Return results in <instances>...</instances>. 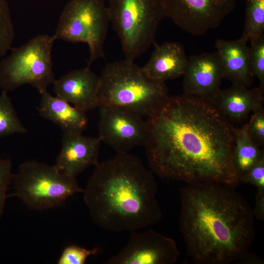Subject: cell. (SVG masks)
Listing matches in <instances>:
<instances>
[{
  "mask_svg": "<svg viewBox=\"0 0 264 264\" xmlns=\"http://www.w3.org/2000/svg\"><path fill=\"white\" fill-rule=\"evenodd\" d=\"M132 231L123 249L113 255L107 264H173L179 252L172 238L153 230Z\"/></svg>",
  "mask_w": 264,
  "mask_h": 264,
  "instance_id": "cell-11",
  "label": "cell"
},
{
  "mask_svg": "<svg viewBox=\"0 0 264 264\" xmlns=\"http://www.w3.org/2000/svg\"><path fill=\"white\" fill-rule=\"evenodd\" d=\"M98 137L117 154L145 146L149 135L147 119L125 108L112 105L99 107Z\"/></svg>",
  "mask_w": 264,
  "mask_h": 264,
  "instance_id": "cell-9",
  "label": "cell"
},
{
  "mask_svg": "<svg viewBox=\"0 0 264 264\" xmlns=\"http://www.w3.org/2000/svg\"><path fill=\"white\" fill-rule=\"evenodd\" d=\"M260 148L249 135L247 123L234 128L233 161L239 178L264 157Z\"/></svg>",
  "mask_w": 264,
  "mask_h": 264,
  "instance_id": "cell-19",
  "label": "cell"
},
{
  "mask_svg": "<svg viewBox=\"0 0 264 264\" xmlns=\"http://www.w3.org/2000/svg\"><path fill=\"white\" fill-rule=\"evenodd\" d=\"M99 250L98 248L88 249L76 245H70L64 249L57 263L84 264L89 256L97 254Z\"/></svg>",
  "mask_w": 264,
  "mask_h": 264,
  "instance_id": "cell-24",
  "label": "cell"
},
{
  "mask_svg": "<svg viewBox=\"0 0 264 264\" xmlns=\"http://www.w3.org/2000/svg\"><path fill=\"white\" fill-rule=\"evenodd\" d=\"M254 217L257 219H264V191L257 190L255 194V204L252 209Z\"/></svg>",
  "mask_w": 264,
  "mask_h": 264,
  "instance_id": "cell-28",
  "label": "cell"
},
{
  "mask_svg": "<svg viewBox=\"0 0 264 264\" xmlns=\"http://www.w3.org/2000/svg\"><path fill=\"white\" fill-rule=\"evenodd\" d=\"M101 140L82 133H64L60 152L53 165L60 173L76 178L88 167L99 164Z\"/></svg>",
  "mask_w": 264,
  "mask_h": 264,
  "instance_id": "cell-13",
  "label": "cell"
},
{
  "mask_svg": "<svg viewBox=\"0 0 264 264\" xmlns=\"http://www.w3.org/2000/svg\"><path fill=\"white\" fill-rule=\"evenodd\" d=\"M145 146L150 170L183 181L240 183L233 161L234 128L211 100L169 96L147 119Z\"/></svg>",
  "mask_w": 264,
  "mask_h": 264,
  "instance_id": "cell-1",
  "label": "cell"
},
{
  "mask_svg": "<svg viewBox=\"0 0 264 264\" xmlns=\"http://www.w3.org/2000/svg\"><path fill=\"white\" fill-rule=\"evenodd\" d=\"M11 168L9 159L0 158V218L3 212L8 185L13 176Z\"/></svg>",
  "mask_w": 264,
  "mask_h": 264,
  "instance_id": "cell-27",
  "label": "cell"
},
{
  "mask_svg": "<svg viewBox=\"0 0 264 264\" xmlns=\"http://www.w3.org/2000/svg\"><path fill=\"white\" fill-rule=\"evenodd\" d=\"M263 93L259 87L249 89L244 86L233 84L227 89H220L210 100L230 122H241L250 112L263 107Z\"/></svg>",
  "mask_w": 264,
  "mask_h": 264,
  "instance_id": "cell-15",
  "label": "cell"
},
{
  "mask_svg": "<svg viewBox=\"0 0 264 264\" xmlns=\"http://www.w3.org/2000/svg\"><path fill=\"white\" fill-rule=\"evenodd\" d=\"M53 36L40 34L22 45L12 49L0 62V88L8 92L29 85L39 92L55 80L52 50Z\"/></svg>",
  "mask_w": 264,
  "mask_h": 264,
  "instance_id": "cell-6",
  "label": "cell"
},
{
  "mask_svg": "<svg viewBox=\"0 0 264 264\" xmlns=\"http://www.w3.org/2000/svg\"><path fill=\"white\" fill-rule=\"evenodd\" d=\"M15 30L10 10L6 0H0V58L11 48Z\"/></svg>",
  "mask_w": 264,
  "mask_h": 264,
  "instance_id": "cell-22",
  "label": "cell"
},
{
  "mask_svg": "<svg viewBox=\"0 0 264 264\" xmlns=\"http://www.w3.org/2000/svg\"><path fill=\"white\" fill-rule=\"evenodd\" d=\"M110 16L105 0H70L65 6L53 35L56 40L86 43L87 66L104 56Z\"/></svg>",
  "mask_w": 264,
  "mask_h": 264,
  "instance_id": "cell-7",
  "label": "cell"
},
{
  "mask_svg": "<svg viewBox=\"0 0 264 264\" xmlns=\"http://www.w3.org/2000/svg\"><path fill=\"white\" fill-rule=\"evenodd\" d=\"M14 177L13 195L34 209L53 208L83 192L76 178L60 173L53 165L35 160L22 163Z\"/></svg>",
  "mask_w": 264,
  "mask_h": 264,
  "instance_id": "cell-8",
  "label": "cell"
},
{
  "mask_svg": "<svg viewBox=\"0 0 264 264\" xmlns=\"http://www.w3.org/2000/svg\"><path fill=\"white\" fill-rule=\"evenodd\" d=\"M99 76L89 66L71 70L53 83L56 96L86 112L98 107Z\"/></svg>",
  "mask_w": 264,
  "mask_h": 264,
  "instance_id": "cell-14",
  "label": "cell"
},
{
  "mask_svg": "<svg viewBox=\"0 0 264 264\" xmlns=\"http://www.w3.org/2000/svg\"><path fill=\"white\" fill-rule=\"evenodd\" d=\"M249 62L251 73L260 81L259 88L264 91V35L250 40Z\"/></svg>",
  "mask_w": 264,
  "mask_h": 264,
  "instance_id": "cell-23",
  "label": "cell"
},
{
  "mask_svg": "<svg viewBox=\"0 0 264 264\" xmlns=\"http://www.w3.org/2000/svg\"><path fill=\"white\" fill-rule=\"evenodd\" d=\"M41 96L39 114L44 118L59 126L64 133H82L87 128L86 112L57 96L51 95L46 90L40 92Z\"/></svg>",
  "mask_w": 264,
  "mask_h": 264,
  "instance_id": "cell-18",
  "label": "cell"
},
{
  "mask_svg": "<svg viewBox=\"0 0 264 264\" xmlns=\"http://www.w3.org/2000/svg\"><path fill=\"white\" fill-rule=\"evenodd\" d=\"M133 61L125 58L105 66L99 76L97 105L120 106L147 119L169 97L168 90L165 82L148 77Z\"/></svg>",
  "mask_w": 264,
  "mask_h": 264,
  "instance_id": "cell-4",
  "label": "cell"
},
{
  "mask_svg": "<svg viewBox=\"0 0 264 264\" xmlns=\"http://www.w3.org/2000/svg\"><path fill=\"white\" fill-rule=\"evenodd\" d=\"M182 76L184 94L211 99L224 78L217 51L190 56Z\"/></svg>",
  "mask_w": 264,
  "mask_h": 264,
  "instance_id": "cell-12",
  "label": "cell"
},
{
  "mask_svg": "<svg viewBox=\"0 0 264 264\" xmlns=\"http://www.w3.org/2000/svg\"><path fill=\"white\" fill-rule=\"evenodd\" d=\"M240 182L255 186L264 191V157L260 159L239 178Z\"/></svg>",
  "mask_w": 264,
  "mask_h": 264,
  "instance_id": "cell-26",
  "label": "cell"
},
{
  "mask_svg": "<svg viewBox=\"0 0 264 264\" xmlns=\"http://www.w3.org/2000/svg\"><path fill=\"white\" fill-rule=\"evenodd\" d=\"M110 22L120 40L125 58L134 61L154 42L164 17L162 0H108Z\"/></svg>",
  "mask_w": 264,
  "mask_h": 264,
  "instance_id": "cell-5",
  "label": "cell"
},
{
  "mask_svg": "<svg viewBox=\"0 0 264 264\" xmlns=\"http://www.w3.org/2000/svg\"><path fill=\"white\" fill-rule=\"evenodd\" d=\"M188 61L181 44L176 42H166L156 46L142 69L150 78L165 82L182 76Z\"/></svg>",
  "mask_w": 264,
  "mask_h": 264,
  "instance_id": "cell-16",
  "label": "cell"
},
{
  "mask_svg": "<svg viewBox=\"0 0 264 264\" xmlns=\"http://www.w3.org/2000/svg\"><path fill=\"white\" fill-rule=\"evenodd\" d=\"M180 232L188 255L198 264L238 261L255 236L248 201L234 187L214 182L187 184L180 191Z\"/></svg>",
  "mask_w": 264,
  "mask_h": 264,
  "instance_id": "cell-2",
  "label": "cell"
},
{
  "mask_svg": "<svg viewBox=\"0 0 264 264\" xmlns=\"http://www.w3.org/2000/svg\"><path fill=\"white\" fill-rule=\"evenodd\" d=\"M245 1V19L241 38L247 42L264 35V0Z\"/></svg>",
  "mask_w": 264,
  "mask_h": 264,
  "instance_id": "cell-20",
  "label": "cell"
},
{
  "mask_svg": "<svg viewBox=\"0 0 264 264\" xmlns=\"http://www.w3.org/2000/svg\"><path fill=\"white\" fill-rule=\"evenodd\" d=\"M247 132L251 139L260 147L264 145V107L253 112L247 123Z\"/></svg>",
  "mask_w": 264,
  "mask_h": 264,
  "instance_id": "cell-25",
  "label": "cell"
},
{
  "mask_svg": "<svg viewBox=\"0 0 264 264\" xmlns=\"http://www.w3.org/2000/svg\"><path fill=\"white\" fill-rule=\"evenodd\" d=\"M27 132L18 118L7 92L0 95V138Z\"/></svg>",
  "mask_w": 264,
  "mask_h": 264,
  "instance_id": "cell-21",
  "label": "cell"
},
{
  "mask_svg": "<svg viewBox=\"0 0 264 264\" xmlns=\"http://www.w3.org/2000/svg\"><path fill=\"white\" fill-rule=\"evenodd\" d=\"M165 18L194 35L218 27L234 10L236 0H162Z\"/></svg>",
  "mask_w": 264,
  "mask_h": 264,
  "instance_id": "cell-10",
  "label": "cell"
},
{
  "mask_svg": "<svg viewBox=\"0 0 264 264\" xmlns=\"http://www.w3.org/2000/svg\"><path fill=\"white\" fill-rule=\"evenodd\" d=\"M96 167L83 193L90 216L98 226L132 232L160 220L157 182L138 156L117 154Z\"/></svg>",
  "mask_w": 264,
  "mask_h": 264,
  "instance_id": "cell-3",
  "label": "cell"
},
{
  "mask_svg": "<svg viewBox=\"0 0 264 264\" xmlns=\"http://www.w3.org/2000/svg\"><path fill=\"white\" fill-rule=\"evenodd\" d=\"M243 39L234 41L218 39L215 44L224 78L233 84L245 87L250 85L253 81L249 62V47Z\"/></svg>",
  "mask_w": 264,
  "mask_h": 264,
  "instance_id": "cell-17",
  "label": "cell"
}]
</instances>
